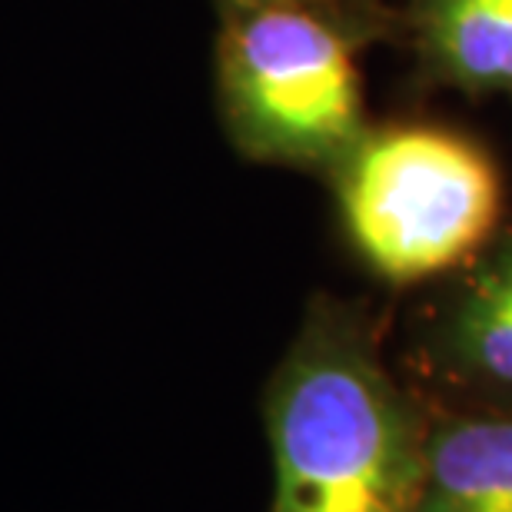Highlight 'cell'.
Here are the masks:
<instances>
[{
	"label": "cell",
	"mask_w": 512,
	"mask_h": 512,
	"mask_svg": "<svg viewBox=\"0 0 512 512\" xmlns=\"http://www.w3.org/2000/svg\"><path fill=\"white\" fill-rule=\"evenodd\" d=\"M263 413L273 512H419L426 429L346 306L313 303Z\"/></svg>",
	"instance_id": "1"
},
{
	"label": "cell",
	"mask_w": 512,
	"mask_h": 512,
	"mask_svg": "<svg viewBox=\"0 0 512 512\" xmlns=\"http://www.w3.org/2000/svg\"><path fill=\"white\" fill-rule=\"evenodd\" d=\"M423 34L449 80L512 90V0H426Z\"/></svg>",
	"instance_id": "5"
},
{
	"label": "cell",
	"mask_w": 512,
	"mask_h": 512,
	"mask_svg": "<svg viewBox=\"0 0 512 512\" xmlns=\"http://www.w3.org/2000/svg\"><path fill=\"white\" fill-rule=\"evenodd\" d=\"M220 94L256 160L340 163L366 133L350 44L300 4L240 10L220 44Z\"/></svg>",
	"instance_id": "3"
},
{
	"label": "cell",
	"mask_w": 512,
	"mask_h": 512,
	"mask_svg": "<svg viewBox=\"0 0 512 512\" xmlns=\"http://www.w3.org/2000/svg\"><path fill=\"white\" fill-rule=\"evenodd\" d=\"M227 7H233L240 14V10H253V7H270V4H296V0H223Z\"/></svg>",
	"instance_id": "7"
},
{
	"label": "cell",
	"mask_w": 512,
	"mask_h": 512,
	"mask_svg": "<svg viewBox=\"0 0 512 512\" xmlns=\"http://www.w3.org/2000/svg\"><path fill=\"white\" fill-rule=\"evenodd\" d=\"M419 512H512V416L426 429Z\"/></svg>",
	"instance_id": "4"
},
{
	"label": "cell",
	"mask_w": 512,
	"mask_h": 512,
	"mask_svg": "<svg viewBox=\"0 0 512 512\" xmlns=\"http://www.w3.org/2000/svg\"><path fill=\"white\" fill-rule=\"evenodd\" d=\"M346 237L389 283H416L473 256L503 213L496 163L459 133H363L336 163Z\"/></svg>",
	"instance_id": "2"
},
{
	"label": "cell",
	"mask_w": 512,
	"mask_h": 512,
	"mask_svg": "<svg viewBox=\"0 0 512 512\" xmlns=\"http://www.w3.org/2000/svg\"><path fill=\"white\" fill-rule=\"evenodd\" d=\"M446 350L469 376L512 389V247L469 276L446 320Z\"/></svg>",
	"instance_id": "6"
}]
</instances>
